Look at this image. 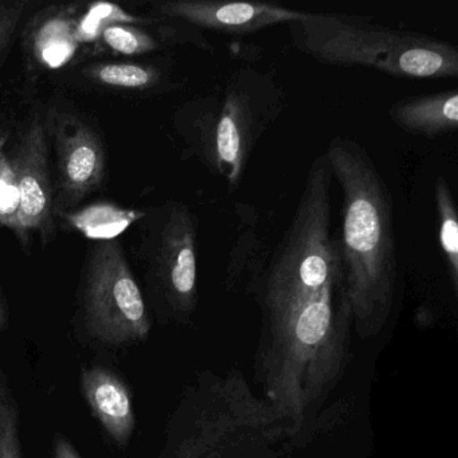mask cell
<instances>
[{
    "label": "cell",
    "instance_id": "d6986e66",
    "mask_svg": "<svg viewBox=\"0 0 458 458\" xmlns=\"http://www.w3.org/2000/svg\"><path fill=\"white\" fill-rule=\"evenodd\" d=\"M20 211V189L14 167L4 148L0 149V226L14 230Z\"/></svg>",
    "mask_w": 458,
    "mask_h": 458
},
{
    "label": "cell",
    "instance_id": "8992f818",
    "mask_svg": "<svg viewBox=\"0 0 458 458\" xmlns=\"http://www.w3.org/2000/svg\"><path fill=\"white\" fill-rule=\"evenodd\" d=\"M136 237L149 313L160 324L189 326L199 304L197 216L181 200H165L143 211Z\"/></svg>",
    "mask_w": 458,
    "mask_h": 458
},
{
    "label": "cell",
    "instance_id": "5b68a950",
    "mask_svg": "<svg viewBox=\"0 0 458 458\" xmlns=\"http://www.w3.org/2000/svg\"><path fill=\"white\" fill-rule=\"evenodd\" d=\"M292 44L324 65L361 66L402 79H455L458 49L425 34L355 15L304 12L289 23Z\"/></svg>",
    "mask_w": 458,
    "mask_h": 458
},
{
    "label": "cell",
    "instance_id": "9a60e30c",
    "mask_svg": "<svg viewBox=\"0 0 458 458\" xmlns=\"http://www.w3.org/2000/svg\"><path fill=\"white\" fill-rule=\"evenodd\" d=\"M37 23L36 36H31L34 57L42 64L49 65L52 53L55 52V64L63 63L68 55L73 53L80 36V25H77L65 12L42 13Z\"/></svg>",
    "mask_w": 458,
    "mask_h": 458
},
{
    "label": "cell",
    "instance_id": "ba28073f",
    "mask_svg": "<svg viewBox=\"0 0 458 458\" xmlns=\"http://www.w3.org/2000/svg\"><path fill=\"white\" fill-rule=\"evenodd\" d=\"M79 316L88 337L106 347H128L151 334V313L117 238L98 241L88 251Z\"/></svg>",
    "mask_w": 458,
    "mask_h": 458
},
{
    "label": "cell",
    "instance_id": "7a4b0ae2",
    "mask_svg": "<svg viewBox=\"0 0 458 458\" xmlns=\"http://www.w3.org/2000/svg\"><path fill=\"white\" fill-rule=\"evenodd\" d=\"M342 189V229L337 238L353 331L371 339L385 329L398 293L395 216L390 190L367 149L334 136L324 152Z\"/></svg>",
    "mask_w": 458,
    "mask_h": 458
},
{
    "label": "cell",
    "instance_id": "ffe728a7",
    "mask_svg": "<svg viewBox=\"0 0 458 458\" xmlns=\"http://www.w3.org/2000/svg\"><path fill=\"white\" fill-rule=\"evenodd\" d=\"M33 4L26 0L0 2V66L7 57L17 31Z\"/></svg>",
    "mask_w": 458,
    "mask_h": 458
},
{
    "label": "cell",
    "instance_id": "ac0fdd59",
    "mask_svg": "<svg viewBox=\"0 0 458 458\" xmlns=\"http://www.w3.org/2000/svg\"><path fill=\"white\" fill-rule=\"evenodd\" d=\"M0 458H22L20 407L4 372L0 371Z\"/></svg>",
    "mask_w": 458,
    "mask_h": 458
},
{
    "label": "cell",
    "instance_id": "9c48e42d",
    "mask_svg": "<svg viewBox=\"0 0 458 458\" xmlns=\"http://www.w3.org/2000/svg\"><path fill=\"white\" fill-rule=\"evenodd\" d=\"M10 143L6 154L20 189V211L13 233L26 250L33 235L47 246L57 235L47 106L38 101L31 106L15 125Z\"/></svg>",
    "mask_w": 458,
    "mask_h": 458
},
{
    "label": "cell",
    "instance_id": "7402d4cb",
    "mask_svg": "<svg viewBox=\"0 0 458 458\" xmlns=\"http://www.w3.org/2000/svg\"><path fill=\"white\" fill-rule=\"evenodd\" d=\"M9 324V310L4 294L0 293V331H4Z\"/></svg>",
    "mask_w": 458,
    "mask_h": 458
},
{
    "label": "cell",
    "instance_id": "30bf717a",
    "mask_svg": "<svg viewBox=\"0 0 458 458\" xmlns=\"http://www.w3.org/2000/svg\"><path fill=\"white\" fill-rule=\"evenodd\" d=\"M47 128L55 155V213L60 218L103 186L106 147L95 124L66 104L47 106Z\"/></svg>",
    "mask_w": 458,
    "mask_h": 458
},
{
    "label": "cell",
    "instance_id": "6da1fadb",
    "mask_svg": "<svg viewBox=\"0 0 458 458\" xmlns=\"http://www.w3.org/2000/svg\"><path fill=\"white\" fill-rule=\"evenodd\" d=\"M250 292L261 312L254 379L297 437L310 428L352 358L344 275L340 270L320 288Z\"/></svg>",
    "mask_w": 458,
    "mask_h": 458
},
{
    "label": "cell",
    "instance_id": "8fae6325",
    "mask_svg": "<svg viewBox=\"0 0 458 458\" xmlns=\"http://www.w3.org/2000/svg\"><path fill=\"white\" fill-rule=\"evenodd\" d=\"M157 18L186 23L197 30L230 36L259 33L270 26L289 25L300 20L302 10L267 4L214 2V0H167L155 4Z\"/></svg>",
    "mask_w": 458,
    "mask_h": 458
},
{
    "label": "cell",
    "instance_id": "5bb4252c",
    "mask_svg": "<svg viewBox=\"0 0 458 458\" xmlns=\"http://www.w3.org/2000/svg\"><path fill=\"white\" fill-rule=\"evenodd\" d=\"M82 81L101 90L157 93L173 88L171 77L159 64L98 61L80 71Z\"/></svg>",
    "mask_w": 458,
    "mask_h": 458
},
{
    "label": "cell",
    "instance_id": "4fadbf2b",
    "mask_svg": "<svg viewBox=\"0 0 458 458\" xmlns=\"http://www.w3.org/2000/svg\"><path fill=\"white\" fill-rule=\"evenodd\" d=\"M391 122L410 135L437 138L457 131V89L426 93L395 101L388 109Z\"/></svg>",
    "mask_w": 458,
    "mask_h": 458
},
{
    "label": "cell",
    "instance_id": "3957f363",
    "mask_svg": "<svg viewBox=\"0 0 458 458\" xmlns=\"http://www.w3.org/2000/svg\"><path fill=\"white\" fill-rule=\"evenodd\" d=\"M294 437L241 371H205L171 415L160 458H278Z\"/></svg>",
    "mask_w": 458,
    "mask_h": 458
},
{
    "label": "cell",
    "instance_id": "e0dca14e",
    "mask_svg": "<svg viewBox=\"0 0 458 458\" xmlns=\"http://www.w3.org/2000/svg\"><path fill=\"white\" fill-rule=\"evenodd\" d=\"M438 242L444 254L453 291H458V216L449 182L438 176L434 183Z\"/></svg>",
    "mask_w": 458,
    "mask_h": 458
},
{
    "label": "cell",
    "instance_id": "2e32d148",
    "mask_svg": "<svg viewBox=\"0 0 458 458\" xmlns=\"http://www.w3.org/2000/svg\"><path fill=\"white\" fill-rule=\"evenodd\" d=\"M143 211L124 210L114 205H96L85 208L80 213L63 214L72 225L87 237L98 241L116 240L123 230L136 224Z\"/></svg>",
    "mask_w": 458,
    "mask_h": 458
},
{
    "label": "cell",
    "instance_id": "44dd1931",
    "mask_svg": "<svg viewBox=\"0 0 458 458\" xmlns=\"http://www.w3.org/2000/svg\"><path fill=\"white\" fill-rule=\"evenodd\" d=\"M53 454L55 458H81L76 447L66 437L57 434L53 444Z\"/></svg>",
    "mask_w": 458,
    "mask_h": 458
},
{
    "label": "cell",
    "instance_id": "7c38bea8",
    "mask_svg": "<svg viewBox=\"0 0 458 458\" xmlns=\"http://www.w3.org/2000/svg\"><path fill=\"white\" fill-rule=\"evenodd\" d=\"M81 388L90 411L112 441L127 446L136 426L133 396L127 383L112 369L95 366L82 371Z\"/></svg>",
    "mask_w": 458,
    "mask_h": 458
},
{
    "label": "cell",
    "instance_id": "52a82bcc",
    "mask_svg": "<svg viewBox=\"0 0 458 458\" xmlns=\"http://www.w3.org/2000/svg\"><path fill=\"white\" fill-rule=\"evenodd\" d=\"M332 176L326 154L315 157L296 213L254 288H320L342 270L331 233Z\"/></svg>",
    "mask_w": 458,
    "mask_h": 458
},
{
    "label": "cell",
    "instance_id": "277c9868",
    "mask_svg": "<svg viewBox=\"0 0 458 458\" xmlns=\"http://www.w3.org/2000/svg\"><path fill=\"white\" fill-rule=\"evenodd\" d=\"M286 106L285 88L275 73L245 66L230 74L222 88L178 106L173 124L186 154L224 179L233 192L257 143Z\"/></svg>",
    "mask_w": 458,
    "mask_h": 458
}]
</instances>
